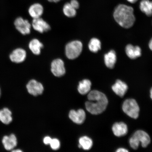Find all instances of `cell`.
<instances>
[{
    "mask_svg": "<svg viewBox=\"0 0 152 152\" xmlns=\"http://www.w3.org/2000/svg\"><path fill=\"white\" fill-rule=\"evenodd\" d=\"M87 98L88 101L85 103L86 108L92 115L102 113L107 107L108 100L103 93L97 90L92 91L89 92Z\"/></svg>",
    "mask_w": 152,
    "mask_h": 152,
    "instance_id": "cell-1",
    "label": "cell"
},
{
    "mask_svg": "<svg viewBox=\"0 0 152 152\" xmlns=\"http://www.w3.org/2000/svg\"><path fill=\"white\" fill-rule=\"evenodd\" d=\"M134 10L132 7L120 4L115 7L113 17L118 24L123 28H128L132 27L135 21Z\"/></svg>",
    "mask_w": 152,
    "mask_h": 152,
    "instance_id": "cell-2",
    "label": "cell"
},
{
    "mask_svg": "<svg viewBox=\"0 0 152 152\" xmlns=\"http://www.w3.org/2000/svg\"><path fill=\"white\" fill-rule=\"evenodd\" d=\"M151 142V138L149 135L141 130L137 131L129 140L131 147L134 150L138 149L140 143L141 144L142 147H147Z\"/></svg>",
    "mask_w": 152,
    "mask_h": 152,
    "instance_id": "cell-3",
    "label": "cell"
},
{
    "mask_svg": "<svg viewBox=\"0 0 152 152\" xmlns=\"http://www.w3.org/2000/svg\"><path fill=\"white\" fill-rule=\"evenodd\" d=\"M122 109L124 113L132 118L136 119L139 115V106L136 101L133 99H128L124 102Z\"/></svg>",
    "mask_w": 152,
    "mask_h": 152,
    "instance_id": "cell-4",
    "label": "cell"
},
{
    "mask_svg": "<svg viewBox=\"0 0 152 152\" xmlns=\"http://www.w3.org/2000/svg\"><path fill=\"white\" fill-rule=\"evenodd\" d=\"M83 48L82 43L79 41H72L68 43L65 47L66 57L71 60L77 58L81 54Z\"/></svg>",
    "mask_w": 152,
    "mask_h": 152,
    "instance_id": "cell-5",
    "label": "cell"
},
{
    "mask_svg": "<svg viewBox=\"0 0 152 152\" xmlns=\"http://www.w3.org/2000/svg\"><path fill=\"white\" fill-rule=\"evenodd\" d=\"M15 28L23 35H28L31 31V25L28 21L22 17H18L14 22Z\"/></svg>",
    "mask_w": 152,
    "mask_h": 152,
    "instance_id": "cell-6",
    "label": "cell"
},
{
    "mask_svg": "<svg viewBox=\"0 0 152 152\" xmlns=\"http://www.w3.org/2000/svg\"><path fill=\"white\" fill-rule=\"evenodd\" d=\"M26 57V51L22 48H17L12 50L9 56L11 62L15 64H20L25 60Z\"/></svg>",
    "mask_w": 152,
    "mask_h": 152,
    "instance_id": "cell-7",
    "label": "cell"
},
{
    "mask_svg": "<svg viewBox=\"0 0 152 152\" xmlns=\"http://www.w3.org/2000/svg\"><path fill=\"white\" fill-rule=\"evenodd\" d=\"M51 71L56 77L63 76L66 73V69L63 60L59 58L53 60L51 64Z\"/></svg>",
    "mask_w": 152,
    "mask_h": 152,
    "instance_id": "cell-8",
    "label": "cell"
},
{
    "mask_svg": "<svg viewBox=\"0 0 152 152\" xmlns=\"http://www.w3.org/2000/svg\"><path fill=\"white\" fill-rule=\"evenodd\" d=\"M26 87L28 93L35 96L42 94L44 90L43 85L34 79L28 82Z\"/></svg>",
    "mask_w": 152,
    "mask_h": 152,
    "instance_id": "cell-9",
    "label": "cell"
},
{
    "mask_svg": "<svg viewBox=\"0 0 152 152\" xmlns=\"http://www.w3.org/2000/svg\"><path fill=\"white\" fill-rule=\"evenodd\" d=\"M4 147L7 151H12L18 145V140L14 134H11L9 136L5 135L2 140Z\"/></svg>",
    "mask_w": 152,
    "mask_h": 152,
    "instance_id": "cell-10",
    "label": "cell"
},
{
    "mask_svg": "<svg viewBox=\"0 0 152 152\" xmlns=\"http://www.w3.org/2000/svg\"><path fill=\"white\" fill-rule=\"evenodd\" d=\"M32 25L34 30L41 33L48 31L50 29L49 25L40 18L33 19Z\"/></svg>",
    "mask_w": 152,
    "mask_h": 152,
    "instance_id": "cell-11",
    "label": "cell"
},
{
    "mask_svg": "<svg viewBox=\"0 0 152 152\" xmlns=\"http://www.w3.org/2000/svg\"><path fill=\"white\" fill-rule=\"evenodd\" d=\"M86 113L83 109H79L76 111L75 110H72L70 111L69 114V118L73 122L78 124L83 123L86 119Z\"/></svg>",
    "mask_w": 152,
    "mask_h": 152,
    "instance_id": "cell-12",
    "label": "cell"
},
{
    "mask_svg": "<svg viewBox=\"0 0 152 152\" xmlns=\"http://www.w3.org/2000/svg\"><path fill=\"white\" fill-rule=\"evenodd\" d=\"M128 87L126 83L118 80L112 87V90L118 96L123 97L127 92Z\"/></svg>",
    "mask_w": 152,
    "mask_h": 152,
    "instance_id": "cell-13",
    "label": "cell"
},
{
    "mask_svg": "<svg viewBox=\"0 0 152 152\" xmlns=\"http://www.w3.org/2000/svg\"><path fill=\"white\" fill-rule=\"evenodd\" d=\"M112 130L115 135L118 137L126 135L128 132L127 125L122 122L114 124L112 127Z\"/></svg>",
    "mask_w": 152,
    "mask_h": 152,
    "instance_id": "cell-14",
    "label": "cell"
},
{
    "mask_svg": "<svg viewBox=\"0 0 152 152\" xmlns=\"http://www.w3.org/2000/svg\"><path fill=\"white\" fill-rule=\"evenodd\" d=\"M141 49L138 46L129 44L125 47V52L129 58L135 59L141 56Z\"/></svg>",
    "mask_w": 152,
    "mask_h": 152,
    "instance_id": "cell-15",
    "label": "cell"
},
{
    "mask_svg": "<svg viewBox=\"0 0 152 152\" xmlns=\"http://www.w3.org/2000/svg\"><path fill=\"white\" fill-rule=\"evenodd\" d=\"M43 6L39 3L31 5L28 9V14L33 19L40 18L43 14Z\"/></svg>",
    "mask_w": 152,
    "mask_h": 152,
    "instance_id": "cell-16",
    "label": "cell"
},
{
    "mask_svg": "<svg viewBox=\"0 0 152 152\" xmlns=\"http://www.w3.org/2000/svg\"><path fill=\"white\" fill-rule=\"evenodd\" d=\"M104 62L105 65L110 69H113L117 61L116 54L115 51L112 50L104 55Z\"/></svg>",
    "mask_w": 152,
    "mask_h": 152,
    "instance_id": "cell-17",
    "label": "cell"
},
{
    "mask_svg": "<svg viewBox=\"0 0 152 152\" xmlns=\"http://www.w3.org/2000/svg\"><path fill=\"white\" fill-rule=\"evenodd\" d=\"M12 113L7 107L0 110V121L5 125H9L12 122Z\"/></svg>",
    "mask_w": 152,
    "mask_h": 152,
    "instance_id": "cell-18",
    "label": "cell"
},
{
    "mask_svg": "<svg viewBox=\"0 0 152 152\" xmlns=\"http://www.w3.org/2000/svg\"><path fill=\"white\" fill-rule=\"evenodd\" d=\"M43 45L39 40L34 39L30 41L28 47L34 54L39 55L40 54L41 49L43 48Z\"/></svg>",
    "mask_w": 152,
    "mask_h": 152,
    "instance_id": "cell-19",
    "label": "cell"
},
{
    "mask_svg": "<svg viewBox=\"0 0 152 152\" xmlns=\"http://www.w3.org/2000/svg\"><path fill=\"white\" fill-rule=\"evenodd\" d=\"M140 8L142 12L148 16L152 15V1L142 0L140 4Z\"/></svg>",
    "mask_w": 152,
    "mask_h": 152,
    "instance_id": "cell-20",
    "label": "cell"
},
{
    "mask_svg": "<svg viewBox=\"0 0 152 152\" xmlns=\"http://www.w3.org/2000/svg\"><path fill=\"white\" fill-rule=\"evenodd\" d=\"M91 81L88 79H84L80 81L78 87V91L81 94L85 95L88 94L91 90Z\"/></svg>",
    "mask_w": 152,
    "mask_h": 152,
    "instance_id": "cell-21",
    "label": "cell"
},
{
    "mask_svg": "<svg viewBox=\"0 0 152 152\" xmlns=\"http://www.w3.org/2000/svg\"><path fill=\"white\" fill-rule=\"evenodd\" d=\"M79 142V147L85 150L90 149L93 146L92 140L87 136H83L80 138Z\"/></svg>",
    "mask_w": 152,
    "mask_h": 152,
    "instance_id": "cell-22",
    "label": "cell"
},
{
    "mask_svg": "<svg viewBox=\"0 0 152 152\" xmlns=\"http://www.w3.org/2000/svg\"><path fill=\"white\" fill-rule=\"evenodd\" d=\"M101 42L99 39L94 38L91 39L88 44V48L91 52L96 53L101 49Z\"/></svg>",
    "mask_w": 152,
    "mask_h": 152,
    "instance_id": "cell-23",
    "label": "cell"
},
{
    "mask_svg": "<svg viewBox=\"0 0 152 152\" xmlns=\"http://www.w3.org/2000/svg\"><path fill=\"white\" fill-rule=\"evenodd\" d=\"M63 11L64 15L68 18H73L77 14L76 9L74 8L69 3H66L64 5Z\"/></svg>",
    "mask_w": 152,
    "mask_h": 152,
    "instance_id": "cell-24",
    "label": "cell"
},
{
    "mask_svg": "<svg viewBox=\"0 0 152 152\" xmlns=\"http://www.w3.org/2000/svg\"><path fill=\"white\" fill-rule=\"evenodd\" d=\"M50 145L53 149L58 150L60 147V144L59 140L56 138L53 139L50 142Z\"/></svg>",
    "mask_w": 152,
    "mask_h": 152,
    "instance_id": "cell-25",
    "label": "cell"
},
{
    "mask_svg": "<svg viewBox=\"0 0 152 152\" xmlns=\"http://www.w3.org/2000/svg\"><path fill=\"white\" fill-rule=\"evenodd\" d=\"M74 8L77 10L79 8V3L77 0H71L69 3Z\"/></svg>",
    "mask_w": 152,
    "mask_h": 152,
    "instance_id": "cell-26",
    "label": "cell"
},
{
    "mask_svg": "<svg viewBox=\"0 0 152 152\" xmlns=\"http://www.w3.org/2000/svg\"><path fill=\"white\" fill-rule=\"evenodd\" d=\"M52 139L51 138L47 136L45 137L43 140L44 143L46 145L48 144H50L51 141H52Z\"/></svg>",
    "mask_w": 152,
    "mask_h": 152,
    "instance_id": "cell-27",
    "label": "cell"
},
{
    "mask_svg": "<svg viewBox=\"0 0 152 152\" xmlns=\"http://www.w3.org/2000/svg\"><path fill=\"white\" fill-rule=\"evenodd\" d=\"M129 151L126 149L124 148H120L118 149L116 151L117 152H128Z\"/></svg>",
    "mask_w": 152,
    "mask_h": 152,
    "instance_id": "cell-28",
    "label": "cell"
},
{
    "mask_svg": "<svg viewBox=\"0 0 152 152\" xmlns=\"http://www.w3.org/2000/svg\"><path fill=\"white\" fill-rule=\"evenodd\" d=\"M149 46L150 49L152 51V38L149 42Z\"/></svg>",
    "mask_w": 152,
    "mask_h": 152,
    "instance_id": "cell-29",
    "label": "cell"
},
{
    "mask_svg": "<svg viewBox=\"0 0 152 152\" xmlns=\"http://www.w3.org/2000/svg\"><path fill=\"white\" fill-rule=\"evenodd\" d=\"M47 1L50 2L58 3L61 0H47Z\"/></svg>",
    "mask_w": 152,
    "mask_h": 152,
    "instance_id": "cell-30",
    "label": "cell"
},
{
    "mask_svg": "<svg viewBox=\"0 0 152 152\" xmlns=\"http://www.w3.org/2000/svg\"><path fill=\"white\" fill-rule=\"evenodd\" d=\"M129 3L134 4L138 0H127Z\"/></svg>",
    "mask_w": 152,
    "mask_h": 152,
    "instance_id": "cell-31",
    "label": "cell"
},
{
    "mask_svg": "<svg viewBox=\"0 0 152 152\" xmlns=\"http://www.w3.org/2000/svg\"><path fill=\"white\" fill-rule=\"evenodd\" d=\"M12 152H22V151H21V150L18 149H13L12 150Z\"/></svg>",
    "mask_w": 152,
    "mask_h": 152,
    "instance_id": "cell-32",
    "label": "cell"
},
{
    "mask_svg": "<svg viewBox=\"0 0 152 152\" xmlns=\"http://www.w3.org/2000/svg\"><path fill=\"white\" fill-rule=\"evenodd\" d=\"M150 94H151V96H151V98L152 100V87L151 89V91H150Z\"/></svg>",
    "mask_w": 152,
    "mask_h": 152,
    "instance_id": "cell-33",
    "label": "cell"
},
{
    "mask_svg": "<svg viewBox=\"0 0 152 152\" xmlns=\"http://www.w3.org/2000/svg\"><path fill=\"white\" fill-rule=\"evenodd\" d=\"M1 87H0V98H1Z\"/></svg>",
    "mask_w": 152,
    "mask_h": 152,
    "instance_id": "cell-34",
    "label": "cell"
}]
</instances>
